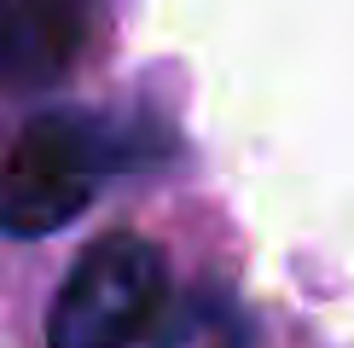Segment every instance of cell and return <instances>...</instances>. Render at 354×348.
Returning a JSON list of instances; mask_svg holds the SVG:
<instances>
[{
  "instance_id": "3",
  "label": "cell",
  "mask_w": 354,
  "mask_h": 348,
  "mask_svg": "<svg viewBox=\"0 0 354 348\" xmlns=\"http://www.w3.org/2000/svg\"><path fill=\"white\" fill-rule=\"evenodd\" d=\"M151 348H256V331H250V313L227 290L203 284L174 313H163Z\"/></svg>"
},
{
  "instance_id": "1",
  "label": "cell",
  "mask_w": 354,
  "mask_h": 348,
  "mask_svg": "<svg viewBox=\"0 0 354 348\" xmlns=\"http://www.w3.org/2000/svg\"><path fill=\"white\" fill-rule=\"evenodd\" d=\"M116 174V134L82 105H53L29 116L0 151V232L47 238L105 192Z\"/></svg>"
},
{
  "instance_id": "2",
  "label": "cell",
  "mask_w": 354,
  "mask_h": 348,
  "mask_svg": "<svg viewBox=\"0 0 354 348\" xmlns=\"http://www.w3.org/2000/svg\"><path fill=\"white\" fill-rule=\"evenodd\" d=\"M169 313V261L140 232H105L76 255L47 308V348H134Z\"/></svg>"
},
{
  "instance_id": "4",
  "label": "cell",
  "mask_w": 354,
  "mask_h": 348,
  "mask_svg": "<svg viewBox=\"0 0 354 348\" xmlns=\"http://www.w3.org/2000/svg\"><path fill=\"white\" fill-rule=\"evenodd\" d=\"M64 0H0V35H35Z\"/></svg>"
}]
</instances>
